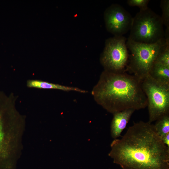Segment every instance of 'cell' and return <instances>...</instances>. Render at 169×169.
I'll use <instances>...</instances> for the list:
<instances>
[{"label": "cell", "instance_id": "obj_1", "mask_svg": "<svg viewBox=\"0 0 169 169\" xmlns=\"http://www.w3.org/2000/svg\"><path fill=\"white\" fill-rule=\"evenodd\" d=\"M110 146L109 156L123 169H169V148L148 122L134 123Z\"/></svg>", "mask_w": 169, "mask_h": 169}, {"label": "cell", "instance_id": "obj_2", "mask_svg": "<svg viewBox=\"0 0 169 169\" xmlns=\"http://www.w3.org/2000/svg\"><path fill=\"white\" fill-rule=\"evenodd\" d=\"M141 81L125 72L103 73L95 92L98 103L113 114L125 110H138L147 106Z\"/></svg>", "mask_w": 169, "mask_h": 169}, {"label": "cell", "instance_id": "obj_3", "mask_svg": "<svg viewBox=\"0 0 169 169\" xmlns=\"http://www.w3.org/2000/svg\"><path fill=\"white\" fill-rule=\"evenodd\" d=\"M168 44L165 38L151 44L136 42L128 38L126 45L131 54L126 71L141 81L148 75L159 54Z\"/></svg>", "mask_w": 169, "mask_h": 169}, {"label": "cell", "instance_id": "obj_4", "mask_svg": "<svg viewBox=\"0 0 169 169\" xmlns=\"http://www.w3.org/2000/svg\"><path fill=\"white\" fill-rule=\"evenodd\" d=\"M161 17L148 7L140 11L133 17L128 38L138 43L151 44L164 38Z\"/></svg>", "mask_w": 169, "mask_h": 169}, {"label": "cell", "instance_id": "obj_5", "mask_svg": "<svg viewBox=\"0 0 169 169\" xmlns=\"http://www.w3.org/2000/svg\"><path fill=\"white\" fill-rule=\"evenodd\" d=\"M141 85L147 99L148 122L151 123L169 114V85L159 83L149 75L141 81Z\"/></svg>", "mask_w": 169, "mask_h": 169}, {"label": "cell", "instance_id": "obj_6", "mask_svg": "<svg viewBox=\"0 0 169 169\" xmlns=\"http://www.w3.org/2000/svg\"><path fill=\"white\" fill-rule=\"evenodd\" d=\"M126 41L123 36H115L106 40L101 58L106 70L114 72H126L129 56Z\"/></svg>", "mask_w": 169, "mask_h": 169}, {"label": "cell", "instance_id": "obj_7", "mask_svg": "<svg viewBox=\"0 0 169 169\" xmlns=\"http://www.w3.org/2000/svg\"><path fill=\"white\" fill-rule=\"evenodd\" d=\"M133 18L125 8L118 4L111 6L104 13L106 28L115 36H123L130 31Z\"/></svg>", "mask_w": 169, "mask_h": 169}, {"label": "cell", "instance_id": "obj_8", "mask_svg": "<svg viewBox=\"0 0 169 169\" xmlns=\"http://www.w3.org/2000/svg\"><path fill=\"white\" fill-rule=\"evenodd\" d=\"M9 105L0 97V169H4L9 149L8 115Z\"/></svg>", "mask_w": 169, "mask_h": 169}, {"label": "cell", "instance_id": "obj_9", "mask_svg": "<svg viewBox=\"0 0 169 169\" xmlns=\"http://www.w3.org/2000/svg\"><path fill=\"white\" fill-rule=\"evenodd\" d=\"M135 111L133 109H127L113 114L110 125V134L113 138L117 139L121 136L122 131Z\"/></svg>", "mask_w": 169, "mask_h": 169}, {"label": "cell", "instance_id": "obj_10", "mask_svg": "<svg viewBox=\"0 0 169 169\" xmlns=\"http://www.w3.org/2000/svg\"><path fill=\"white\" fill-rule=\"evenodd\" d=\"M155 80L169 85V67L155 62L148 74Z\"/></svg>", "mask_w": 169, "mask_h": 169}, {"label": "cell", "instance_id": "obj_11", "mask_svg": "<svg viewBox=\"0 0 169 169\" xmlns=\"http://www.w3.org/2000/svg\"><path fill=\"white\" fill-rule=\"evenodd\" d=\"M27 85L28 87H30L46 89H57L65 91L75 90L81 92H84L77 88L69 87L38 80H29L27 82Z\"/></svg>", "mask_w": 169, "mask_h": 169}, {"label": "cell", "instance_id": "obj_12", "mask_svg": "<svg viewBox=\"0 0 169 169\" xmlns=\"http://www.w3.org/2000/svg\"><path fill=\"white\" fill-rule=\"evenodd\" d=\"M156 121L154 127L161 138L169 133V114L162 116Z\"/></svg>", "mask_w": 169, "mask_h": 169}, {"label": "cell", "instance_id": "obj_13", "mask_svg": "<svg viewBox=\"0 0 169 169\" xmlns=\"http://www.w3.org/2000/svg\"><path fill=\"white\" fill-rule=\"evenodd\" d=\"M160 7L162 12L161 18L163 24L166 28H169V0H161Z\"/></svg>", "mask_w": 169, "mask_h": 169}, {"label": "cell", "instance_id": "obj_14", "mask_svg": "<svg viewBox=\"0 0 169 169\" xmlns=\"http://www.w3.org/2000/svg\"><path fill=\"white\" fill-rule=\"evenodd\" d=\"M155 62L169 67V44L160 53Z\"/></svg>", "mask_w": 169, "mask_h": 169}, {"label": "cell", "instance_id": "obj_15", "mask_svg": "<svg viewBox=\"0 0 169 169\" xmlns=\"http://www.w3.org/2000/svg\"><path fill=\"white\" fill-rule=\"evenodd\" d=\"M149 2V0H128L127 3L130 6H137L140 8V10H143L148 8Z\"/></svg>", "mask_w": 169, "mask_h": 169}, {"label": "cell", "instance_id": "obj_16", "mask_svg": "<svg viewBox=\"0 0 169 169\" xmlns=\"http://www.w3.org/2000/svg\"><path fill=\"white\" fill-rule=\"evenodd\" d=\"M161 138L163 143L169 148V133Z\"/></svg>", "mask_w": 169, "mask_h": 169}]
</instances>
